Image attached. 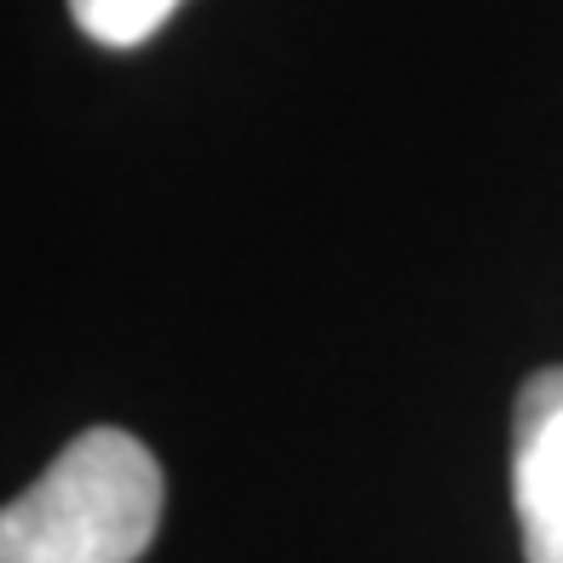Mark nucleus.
<instances>
[{
	"label": "nucleus",
	"instance_id": "nucleus-1",
	"mask_svg": "<svg viewBox=\"0 0 563 563\" xmlns=\"http://www.w3.org/2000/svg\"><path fill=\"white\" fill-rule=\"evenodd\" d=\"M156 523V454L115 426H92L0 506V563H139Z\"/></svg>",
	"mask_w": 563,
	"mask_h": 563
},
{
	"label": "nucleus",
	"instance_id": "nucleus-2",
	"mask_svg": "<svg viewBox=\"0 0 563 563\" xmlns=\"http://www.w3.org/2000/svg\"><path fill=\"white\" fill-rule=\"evenodd\" d=\"M511 500L529 563H563V368L529 374L511 408Z\"/></svg>",
	"mask_w": 563,
	"mask_h": 563
},
{
	"label": "nucleus",
	"instance_id": "nucleus-3",
	"mask_svg": "<svg viewBox=\"0 0 563 563\" xmlns=\"http://www.w3.org/2000/svg\"><path fill=\"white\" fill-rule=\"evenodd\" d=\"M178 0H69V18L98 46H144L173 18Z\"/></svg>",
	"mask_w": 563,
	"mask_h": 563
}]
</instances>
